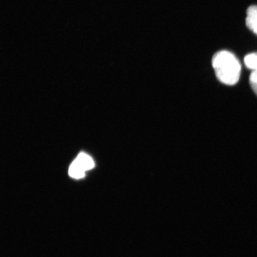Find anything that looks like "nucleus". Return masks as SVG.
<instances>
[{
    "label": "nucleus",
    "instance_id": "obj_6",
    "mask_svg": "<svg viewBox=\"0 0 257 257\" xmlns=\"http://www.w3.org/2000/svg\"><path fill=\"white\" fill-rule=\"evenodd\" d=\"M249 83L253 91L257 95V70H253L249 76Z\"/></svg>",
    "mask_w": 257,
    "mask_h": 257
},
{
    "label": "nucleus",
    "instance_id": "obj_2",
    "mask_svg": "<svg viewBox=\"0 0 257 257\" xmlns=\"http://www.w3.org/2000/svg\"><path fill=\"white\" fill-rule=\"evenodd\" d=\"M246 25L250 31L257 35V6H251L247 9Z\"/></svg>",
    "mask_w": 257,
    "mask_h": 257
},
{
    "label": "nucleus",
    "instance_id": "obj_1",
    "mask_svg": "<svg viewBox=\"0 0 257 257\" xmlns=\"http://www.w3.org/2000/svg\"><path fill=\"white\" fill-rule=\"evenodd\" d=\"M212 66L217 79L223 84L233 85L239 81L241 64L230 51L222 50L215 54L212 59Z\"/></svg>",
    "mask_w": 257,
    "mask_h": 257
},
{
    "label": "nucleus",
    "instance_id": "obj_3",
    "mask_svg": "<svg viewBox=\"0 0 257 257\" xmlns=\"http://www.w3.org/2000/svg\"><path fill=\"white\" fill-rule=\"evenodd\" d=\"M75 160L85 171L94 167V161L85 153H80Z\"/></svg>",
    "mask_w": 257,
    "mask_h": 257
},
{
    "label": "nucleus",
    "instance_id": "obj_4",
    "mask_svg": "<svg viewBox=\"0 0 257 257\" xmlns=\"http://www.w3.org/2000/svg\"><path fill=\"white\" fill-rule=\"evenodd\" d=\"M85 170L79 165L76 160L72 163L69 170L70 176L76 179L83 178L85 176Z\"/></svg>",
    "mask_w": 257,
    "mask_h": 257
},
{
    "label": "nucleus",
    "instance_id": "obj_5",
    "mask_svg": "<svg viewBox=\"0 0 257 257\" xmlns=\"http://www.w3.org/2000/svg\"><path fill=\"white\" fill-rule=\"evenodd\" d=\"M244 63L248 69L257 70V53H251L244 58Z\"/></svg>",
    "mask_w": 257,
    "mask_h": 257
}]
</instances>
